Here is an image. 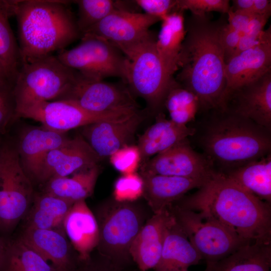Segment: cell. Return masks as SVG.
<instances>
[{"label":"cell","mask_w":271,"mask_h":271,"mask_svg":"<svg viewBox=\"0 0 271 271\" xmlns=\"http://www.w3.org/2000/svg\"><path fill=\"white\" fill-rule=\"evenodd\" d=\"M78 73L53 55L21 64L13 86L15 110L36 102L59 100Z\"/></svg>","instance_id":"cell-7"},{"label":"cell","mask_w":271,"mask_h":271,"mask_svg":"<svg viewBox=\"0 0 271 271\" xmlns=\"http://www.w3.org/2000/svg\"><path fill=\"white\" fill-rule=\"evenodd\" d=\"M152 32L141 41L120 50L129 60L125 83L132 94L144 99L151 112L158 114L176 80L168 75L158 56Z\"/></svg>","instance_id":"cell-6"},{"label":"cell","mask_w":271,"mask_h":271,"mask_svg":"<svg viewBox=\"0 0 271 271\" xmlns=\"http://www.w3.org/2000/svg\"><path fill=\"white\" fill-rule=\"evenodd\" d=\"M171 217L168 209L153 214L133 240L129 249L132 261L140 271L154 269L161 255L164 234Z\"/></svg>","instance_id":"cell-21"},{"label":"cell","mask_w":271,"mask_h":271,"mask_svg":"<svg viewBox=\"0 0 271 271\" xmlns=\"http://www.w3.org/2000/svg\"><path fill=\"white\" fill-rule=\"evenodd\" d=\"M156 47L166 72L171 77L178 70L179 54L186 35L183 12L175 11L162 20Z\"/></svg>","instance_id":"cell-26"},{"label":"cell","mask_w":271,"mask_h":271,"mask_svg":"<svg viewBox=\"0 0 271 271\" xmlns=\"http://www.w3.org/2000/svg\"><path fill=\"white\" fill-rule=\"evenodd\" d=\"M179 271H188V269H182ZM204 271H213L211 265L207 264L206 268Z\"/></svg>","instance_id":"cell-48"},{"label":"cell","mask_w":271,"mask_h":271,"mask_svg":"<svg viewBox=\"0 0 271 271\" xmlns=\"http://www.w3.org/2000/svg\"><path fill=\"white\" fill-rule=\"evenodd\" d=\"M144 180L137 173L122 174L115 182L113 198L119 202H134L143 197Z\"/></svg>","instance_id":"cell-35"},{"label":"cell","mask_w":271,"mask_h":271,"mask_svg":"<svg viewBox=\"0 0 271 271\" xmlns=\"http://www.w3.org/2000/svg\"><path fill=\"white\" fill-rule=\"evenodd\" d=\"M215 171L207 159L193 149L187 138L143 162L140 174L207 180Z\"/></svg>","instance_id":"cell-13"},{"label":"cell","mask_w":271,"mask_h":271,"mask_svg":"<svg viewBox=\"0 0 271 271\" xmlns=\"http://www.w3.org/2000/svg\"><path fill=\"white\" fill-rule=\"evenodd\" d=\"M201 259L198 252L171 214L165 229L161 257L154 269L155 271L188 269Z\"/></svg>","instance_id":"cell-24"},{"label":"cell","mask_w":271,"mask_h":271,"mask_svg":"<svg viewBox=\"0 0 271 271\" xmlns=\"http://www.w3.org/2000/svg\"><path fill=\"white\" fill-rule=\"evenodd\" d=\"M167 209L207 264H213L228 256L243 241L233 231L212 216L172 204Z\"/></svg>","instance_id":"cell-8"},{"label":"cell","mask_w":271,"mask_h":271,"mask_svg":"<svg viewBox=\"0 0 271 271\" xmlns=\"http://www.w3.org/2000/svg\"><path fill=\"white\" fill-rule=\"evenodd\" d=\"M62 1H11L18 29L21 64L62 50L81 35L76 20Z\"/></svg>","instance_id":"cell-4"},{"label":"cell","mask_w":271,"mask_h":271,"mask_svg":"<svg viewBox=\"0 0 271 271\" xmlns=\"http://www.w3.org/2000/svg\"><path fill=\"white\" fill-rule=\"evenodd\" d=\"M59 100L68 101L94 113L139 110L128 88L88 78L79 73L70 88Z\"/></svg>","instance_id":"cell-12"},{"label":"cell","mask_w":271,"mask_h":271,"mask_svg":"<svg viewBox=\"0 0 271 271\" xmlns=\"http://www.w3.org/2000/svg\"><path fill=\"white\" fill-rule=\"evenodd\" d=\"M251 13L257 15H270L271 1L268 0H254Z\"/></svg>","instance_id":"cell-44"},{"label":"cell","mask_w":271,"mask_h":271,"mask_svg":"<svg viewBox=\"0 0 271 271\" xmlns=\"http://www.w3.org/2000/svg\"><path fill=\"white\" fill-rule=\"evenodd\" d=\"M145 118L139 110L124 120L96 122L82 127L83 138L102 160L129 145Z\"/></svg>","instance_id":"cell-18"},{"label":"cell","mask_w":271,"mask_h":271,"mask_svg":"<svg viewBox=\"0 0 271 271\" xmlns=\"http://www.w3.org/2000/svg\"><path fill=\"white\" fill-rule=\"evenodd\" d=\"M33 183L25 173L18 151L0 152V231L13 229L28 213L34 197Z\"/></svg>","instance_id":"cell-10"},{"label":"cell","mask_w":271,"mask_h":271,"mask_svg":"<svg viewBox=\"0 0 271 271\" xmlns=\"http://www.w3.org/2000/svg\"><path fill=\"white\" fill-rule=\"evenodd\" d=\"M19 238L56 271H71L73 268L75 251L63 230L25 228Z\"/></svg>","instance_id":"cell-19"},{"label":"cell","mask_w":271,"mask_h":271,"mask_svg":"<svg viewBox=\"0 0 271 271\" xmlns=\"http://www.w3.org/2000/svg\"><path fill=\"white\" fill-rule=\"evenodd\" d=\"M141 175L144 183L143 197L153 214L167 210L188 191L199 188L207 181L161 175Z\"/></svg>","instance_id":"cell-22"},{"label":"cell","mask_w":271,"mask_h":271,"mask_svg":"<svg viewBox=\"0 0 271 271\" xmlns=\"http://www.w3.org/2000/svg\"><path fill=\"white\" fill-rule=\"evenodd\" d=\"M159 21L160 19L146 13L116 9L84 34L106 40L120 50L143 40Z\"/></svg>","instance_id":"cell-15"},{"label":"cell","mask_w":271,"mask_h":271,"mask_svg":"<svg viewBox=\"0 0 271 271\" xmlns=\"http://www.w3.org/2000/svg\"><path fill=\"white\" fill-rule=\"evenodd\" d=\"M157 115L156 122L139 139L137 146L143 162L192 137L195 132L193 127L177 124L162 112Z\"/></svg>","instance_id":"cell-25"},{"label":"cell","mask_w":271,"mask_h":271,"mask_svg":"<svg viewBox=\"0 0 271 271\" xmlns=\"http://www.w3.org/2000/svg\"><path fill=\"white\" fill-rule=\"evenodd\" d=\"M10 82L14 83L10 79L4 66L0 62V83Z\"/></svg>","instance_id":"cell-46"},{"label":"cell","mask_w":271,"mask_h":271,"mask_svg":"<svg viewBox=\"0 0 271 271\" xmlns=\"http://www.w3.org/2000/svg\"><path fill=\"white\" fill-rule=\"evenodd\" d=\"M174 204L209 214L246 243L271 242L270 204L215 171L198 190Z\"/></svg>","instance_id":"cell-2"},{"label":"cell","mask_w":271,"mask_h":271,"mask_svg":"<svg viewBox=\"0 0 271 271\" xmlns=\"http://www.w3.org/2000/svg\"><path fill=\"white\" fill-rule=\"evenodd\" d=\"M270 15H254L246 31L240 38L239 43L234 56L258 45L271 35V28L263 30Z\"/></svg>","instance_id":"cell-36"},{"label":"cell","mask_w":271,"mask_h":271,"mask_svg":"<svg viewBox=\"0 0 271 271\" xmlns=\"http://www.w3.org/2000/svg\"><path fill=\"white\" fill-rule=\"evenodd\" d=\"M109 158L112 166L122 174L135 173L142 162L138 146L130 145L120 148Z\"/></svg>","instance_id":"cell-37"},{"label":"cell","mask_w":271,"mask_h":271,"mask_svg":"<svg viewBox=\"0 0 271 271\" xmlns=\"http://www.w3.org/2000/svg\"><path fill=\"white\" fill-rule=\"evenodd\" d=\"M254 0H233L230 9L233 11H240L251 13Z\"/></svg>","instance_id":"cell-45"},{"label":"cell","mask_w":271,"mask_h":271,"mask_svg":"<svg viewBox=\"0 0 271 271\" xmlns=\"http://www.w3.org/2000/svg\"><path fill=\"white\" fill-rule=\"evenodd\" d=\"M66 237L78 254L80 262L85 261L97 247L99 230L94 213L85 200L75 202L63 223Z\"/></svg>","instance_id":"cell-20"},{"label":"cell","mask_w":271,"mask_h":271,"mask_svg":"<svg viewBox=\"0 0 271 271\" xmlns=\"http://www.w3.org/2000/svg\"><path fill=\"white\" fill-rule=\"evenodd\" d=\"M100 161L82 137L68 138L46 155L37 183L45 184L52 178L70 176L81 169L97 165Z\"/></svg>","instance_id":"cell-16"},{"label":"cell","mask_w":271,"mask_h":271,"mask_svg":"<svg viewBox=\"0 0 271 271\" xmlns=\"http://www.w3.org/2000/svg\"><path fill=\"white\" fill-rule=\"evenodd\" d=\"M99 173L97 164L78 171L71 177L52 178L45 184L44 192L73 203L85 200L93 194Z\"/></svg>","instance_id":"cell-29"},{"label":"cell","mask_w":271,"mask_h":271,"mask_svg":"<svg viewBox=\"0 0 271 271\" xmlns=\"http://www.w3.org/2000/svg\"><path fill=\"white\" fill-rule=\"evenodd\" d=\"M75 2L78 10L76 23L81 35L116 9L114 1L79 0Z\"/></svg>","instance_id":"cell-34"},{"label":"cell","mask_w":271,"mask_h":271,"mask_svg":"<svg viewBox=\"0 0 271 271\" xmlns=\"http://www.w3.org/2000/svg\"><path fill=\"white\" fill-rule=\"evenodd\" d=\"M226 22L212 21L207 14L194 15L185 26L175 78L198 97L200 111L219 107L226 86L225 61L221 42Z\"/></svg>","instance_id":"cell-1"},{"label":"cell","mask_w":271,"mask_h":271,"mask_svg":"<svg viewBox=\"0 0 271 271\" xmlns=\"http://www.w3.org/2000/svg\"><path fill=\"white\" fill-rule=\"evenodd\" d=\"M13 86L14 84L10 82L0 83V126L14 114Z\"/></svg>","instance_id":"cell-40"},{"label":"cell","mask_w":271,"mask_h":271,"mask_svg":"<svg viewBox=\"0 0 271 271\" xmlns=\"http://www.w3.org/2000/svg\"><path fill=\"white\" fill-rule=\"evenodd\" d=\"M206 111L209 116L193 127L192 137L216 171L224 173L270 153V130L227 110Z\"/></svg>","instance_id":"cell-3"},{"label":"cell","mask_w":271,"mask_h":271,"mask_svg":"<svg viewBox=\"0 0 271 271\" xmlns=\"http://www.w3.org/2000/svg\"><path fill=\"white\" fill-rule=\"evenodd\" d=\"M10 1H0V62L14 83L21 66L19 46L10 27Z\"/></svg>","instance_id":"cell-31"},{"label":"cell","mask_w":271,"mask_h":271,"mask_svg":"<svg viewBox=\"0 0 271 271\" xmlns=\"http://www.w3.org/2000/svg\"><path fill=\"white\" fill-rule=\"evenodd\" d=\"M270 71L271 35L258 45L233 56L226 63V86L219 106L228 93L258 79Z\"/></svg>","instance_id":"cell-17"},{"label":"cell","mask_w":271,"mask_h":271,"mask_svg":"<svg viewBox=\"0 0 271 271\" xmlns=\"http://www.w3.org/2000/svg\"><path fill=\"white\" fill-rule=\"evenodd\" d=\"M74 203L44 192L35 195L25 217V228L64 231V220Z\"/></svg>","instance_id":"cell-28"},{"label":"cell","mask_w":271,"mask_h":271,"mask_svg":"<svg viewBox=\"0 0 271 271\" xmlns=\"http://www.w3.org/2000/svg\"><path fill=\"white\" fill-rule=\"evenodd\" d=\"M98 260L96 263H92L90 257L83 261L86 266L84 271H124L125 268L120 267L99 253Z\"/></svg>","instance_id":"cell-43"},{"label":"cell","mask_w":271,"mask_h":271,"mask_svg":"<svg viewBox=\"0 0 271 271\" xmlns=\"http://www.w3.org/2000/svg\"><path fill=\"white\" fill-rule=\"evenodd\" d=\"M223 174L244 190L270 204V153Z\"/></svg>","instance_id":"cell-27"},{"label":"cell","mask_w":271,"mask_h":271,"mask_svg":"<svg viewBox=\"0 0 271 271\" xmlns=\"http://www.w3.org/2000/svg\"><path fill=\"white\" fill-rule=\"evenodd\" d=\"M218 108L234 112L271 130V71L228 93Z\"/></svg>","instance_id":"cell-14"},{"label":"cell","mask_w":271,"mask_h":271,"mask_svg":"<svg viewBox=\"0 0 271 271\" xmlns=\"http://www.w3.org/2000/svg\"><path fill=\"white\" fill-rule=\"evenodd\" d=\"M242 35L231 28L226 22L221 30V42L224 51L225 63L235 54Z\"/></svg>","instance_id":"cell-41"},{"label":"cell","mask_w":271,"mask_h":271,"mask_svg":"<svg viewBox=\"0 0 271 271\" xmlns=\"http://www.w3.org/2000/svg\"><path fill=\"white\" fill-rule=\"evenodd\" d=\"M177 11L189 10L192 14L203 15L211 12L227 14L230 9L228 0H177Z\"/></svg>","instance_id":"cell-38"},{"label":"cell","mask_w":271,"mask_h":271,"mask_svg":"<svg viewBox=\"0 0 271 271\" xmlns=\"http://www.w3.org/2000/svg\"><path fill=\"white\" fill-rule=\"evenodd\" d=\"M150 211L138 200L119 202L112 197L99 204L94 213L99 230L98 253L120 267H126L132 261L131 244L152 215Z\"/></svg>","instance_id":"cell-5"},{"label":"cell","mask_w":271,"mask_h":271,"mask_svg":"<svg viewBox=\"0 0 271 271\" xmlns=\"http://www.w3.org/2000/svg\"><path fill=\"white\" fill-rule=\"evenodd\" d=\"M64 133L46 127L33 128L21 136L18 152L22 166L32 182H37L40 169L48 153L68 139Z\"/></svg>","instance_id":"cell-23"},{"label":"cell","mask_w":271,"mask_h":271,"mask_svg":"<svg viewBox=\"0 0 271 271\" xmlns=\"http://www.w3.org/2000/svg\"><path fill=\"white\" fill-rule=\"evenodd\" d=\"M171 120L182 125L193 121L200 111L198 97L176 81L169 90L164 102Z\"/></svg>","instance_id":"cell-33"},{"label":"cell","mask_w":271,"mask_h":271,"mask_svg":"<svg viewBox=\"0 0 271 271\" xmlns=\"http://www.w3.org/2000/svg\"><path fill=\"white\" fill-rule=\"evenodd\" d=\"M1 271H56L19 238L6 245Z\"/></svg>","instance_id":"cell-32"},{"label":"cell","mask_w":271,"mask_h":271,"mask_svg":"<svg viewBox=\"0 0 271 271\" xmlns=\"http://www.w3.org/2000/svg\"><path fill=\"white\" fill-rule=\"evenodd\" d=\"M57 56L65 65L84 77L98 80L117 77L126 81L129 60L112 43L95 35H82L78 46L61 50Z\"/></svg>","instance_id":"cell-9"},{"label":"cell","mask_w":271,"mask_h":271,"mask_svg":"<svg viewBox=\"0 0 271 271\" xmlns=\"http://www.w3.org/2000/svg\"><path fill=\"white\" fill-rule=\"evenodd\" d=\"M227 14L228 25L232 29L240 33L242 36L254 16V14L248 12L233 11L231 9Z\"/></svg>","instance_id":"cell-42"},{"label":"cell","mask_w":271,"mask_h":271,"mask_svg":"<svg viewBox=\"0 0 271 271\" xmlns=\"http://www.w3.org/2000/svg\"><path fill=\"white\" fill-rule=\"evenodd\" d=\"M134 3L145 13L162 20L177 11V0H136Z\"/></svg>","instance_id":"cell-39"},{"label":"cell","mask_w":271,"mask_h":271,"mask_svg":"<svg viewBox=\"0 0 271 271\" xmlns=\"http://www.w3.org/2000/svg\"><path fill=\"white\" fill-rule=\"evenodd\" d=\"M211 265L213 271H270L271 242L245 244Z\"/></svg>","instance_id":"cell-30"},{"label":"cell","mask_w":271,"mask_h":271,"mask_svg":"<svg viewBox=\"0 0 271 271\" xmlns=\"http://www.w3.org/2000/svg\"><path fill=\"white\" fill-rule=\"evenodd\" d=\"M6 244L0 239V271L2 270L6 253Z\"/></svg>","instance_id":"cell-47"},{"label":"cell","mask_w":271,"mask_h":271,"mask_svg":"<svg viewBox=\"0 0 271 271\" xmlns=\"http://www.w3.org/2000/svg\"><path fill=\"white\" fill-rule=\"evenodd\" d=\"M138 110L94 113L64 100L41 101L15 110L16 117L32 119L44 127L59 132L103 121L126 120Z\"/></svg>","instance_id":"cell-11"}]
</instances>
